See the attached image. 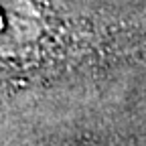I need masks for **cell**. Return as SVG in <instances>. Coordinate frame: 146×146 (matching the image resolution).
Masks as SVG:
<instances>
[{"mask_svg":"<svg viewBox=\"0 0 146 146\" xmlns=\"http://www.w3.org/2000/svg\"><path fill=\"white\" fill-rule=\"evenodd\" d=\"M2 146H128L124 132L118 128H98L73 124L67 128H33V130H6Z\"/></svg>","mask_w":146,"mask_h":146,"instance_id":"cell-1","label":"cell"}]
</instances>
